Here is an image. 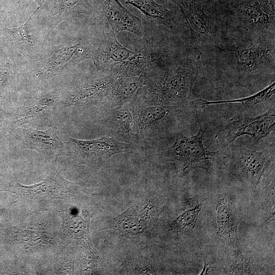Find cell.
Returning <instances> with one entry per match:
<instances>
[{
  "instance_id": "cell-1",
  "label": "cell",
  "mask_w": 275,
  "mask_h": 275,
  "mask_svg": "<svg viewBox=\"0 0 275 275\" xmlns=\"http://www.w3.org/2000/svg\"><path fill=\"white\" fill-rule=\"evenodd\" d=\"M200 68V56L178 61L164 70L156 85L159 100L168 105L186 102Z\"/></svg>"
},
{
  "instance_id": "cell-2",
  "label": "cell",
  "mask_w": 275,
  "mask_h": 275,
  "mask_svg": "<svg viewBox=\"0 0 275 275\" xmlns=\"http://www.w3.org/2000/svg\"><path fill=\"white\" fill-rule=\"evenodd\" d=\"M226 52L232 67L244 75L257 73L274 63L273 43L237 41L227 46Z\"/></svg>"
},
{
  "instance_id": "cell-3",
  "label": "cell",
  "mask_w": 275,
  "mask_h": 275,
  "mask_svg": "<svg viewBox=\"0 0 275 275\" xmlns=\"http://www.w3.org/2000/svg\"><path fill=\"white\" fill-rule=\"evenodd\" d=\"M199 129L196 135L190 137L182 132L178 133L175 143L166 149V153L183 171L196 169L208 171L211 162L218 151H211L203 144L205 128L199 119Z\"/></svg>"
},
{
  "instance_id": "cell-4",
  "label": "cell",
  "mask_w": 275,
  "mask_h": 275,
  "mask_svg": "<svg viewBox=\"0 0 275 275\" xmlns=\"http://www.w3.org/2000/svg\"><path fill=\"white\" fill-rule=\"evenodd\" d=\"M93 52L82 41L68 43L54 51L37 69L35 75L39 79L47 80L84 60H93Z\"/></svg>"
},
{
  "instance_id": "cell-5",
  "label": "cell",
  "mask_w": 275,
  "mask_h": 275,
  "mask_svg": "<svg viewBox=\"0 0 275 275\" xmlns=\"http://www.w3.org/2000/svg\"><path fill=\"white\" fill-rule=\"evenodd\" d=\"M73 184L60 175L53 163L49 165L47 175L41 182L33 185H24L15 180L13 184L3 191L32 200L44 198L63 199L70 192Z\"/></svg>"
},
{
  "instance_id": "cell-6",
  "label": "cell",
  "mask_w": 275,
  "mask_h": 275,
  "mask_svg": "<svg viewBox=\"0 0 275 275\" xmlns=\"http://www.w3.org/2000/svg\"><path fill=\"white\" fill-rule=\"evenodd\" d=\"M180 8L191 35L209 46H218L221 35L218 26L194 0H171Z\"/></svg>"
},
{
  "instance_id": "cell-7",
  "label": "cell",
  "mask_w": 275,
  "mask_h": 275,
  "mask_svg": "<svg viewBox=\"0 0 275 275\" xmlns=\"http://www.w3.org/2000/svg\"><path fill=\"white\" fill-rule=\"evenodd\" d=\"M56 127L46 130L28 128L23 131V147L37 151L43 161L53 164L58 158L67 154L69 150L58 136Z\"/></svg>"
},
{
  "instance_id": "cell-8",
  "label": "cell",
  "mask_w": 275,
  "mask_h": 275,
  "mask_svg": "<svg viewBox=\"0 0 275 275\" xmlns=\"http://www.w3.org/2000/svg\"><path fill=\"white\" fill-rule=\"evenodd\" d=\"M274 108L259 116L244 117L232 120L229 124L227 136L229 140L222 149L242 135H248L253 139L254 142H258L274 130Z\"/></svg>"
},
{
  "instance_id": "cell-9",
  "label": "cell",
  "mask_w": 275,
  "mask_h": 275,
  "mask_svg": "<svg viewBox=\"0 0 275 275\" xmlns=\"http://www.w3.org/2000/svg\"><path fill=\"white\" fill-rule=\"evenodd\" d=\"M60 100L59 92H51L19 107L10 122L8 128L10 132L24 124L43 121L57 109L60 112Z\"/></svg>"
},
{
  "instance_id": "cell-10",
  "label": "cell",
  "mask_w": 275,
  "mask_h": 275,
  "mask_svg": "<svg viewBox=\"0 0 275 275\" xmlns=\"http://www.w3.org/2000/svg\"><path fill=\"white\" fill-rule=\"evenodd\" d=\"M140 54L122 46L112 30L105 33L98 48L94 51L93 60L97 68L108 70L115 66L138 59Z\"/></svg>"
},
{
  "instance_id": "cell-11",
  "label": "cell",
  "mask_w": 275,
  "mask_h": 275,
  "mask_svg": "<svg viewBox=\"0 0 275 275\" xmlns=\"http://www.w3.org/2000/svg\"><path fill=\"white\" fill-rule=\"evenodd\" d=\"M68 144L71 149L84 157H93L105 161L116 154L125 151L129 146L106 136L89 140L70 138Z\"/></svg>"
},
{
  "instance_id": "cell-12",
  "label": "cell",
  "mask_w": 275,
  "mask_h": 275,
  "mask_svg": "<svg viewBox=\"0 0 275 275\" xmlns=\"http://www.w3.org/2000/svg\"><path fill=\"white\" fill-rule=\"evenodd\" d=\"M103 12L114 32L128 31L142 37L141 20L125 8L119 0H102Z\"/></svg>"
},
{
  "instance_id": "cell-13",
  "label": "cell",
  "mask_w": 275,
  "mask_h": 275,
  "mask_svg": "<svg viewBox=\"0 0 275 275\" xmlns=\"http://www.w3.org/2000/svg\"><path fill=\"white\" fill-rule=\"evenodd\" d=\"M234 158L248 181L256 188L269 160L268 152L244 149L235 153Z\"/></svg>"
},
{
  "instance_id": "cell-14",
  "label": "cell",
  "mask_w": 275,
  "mask_h": 275,
  "mask_svg": "<svg viewBox=\"0 0 275 275\" xmlns=\"http://www.w3.org/2000/svg\"><path fill=\"white\" fill-rule=\"evenodd\" d=\"M238 13L245 26L266 30L274 26V17L265 12L259 0H240Z\"/></svg>"
},
{
  "instance_id": "cell-15",
  "label": "cell",
  "mask_w": 275,
  "mask_h": 275,
  "mask_svg": "<svg viewBox=\"0 0 275 275\" xmlns=\"http://www.w3.org/2000/svg\"><path fill=\"white\" fill-rule=\"evenodd\" d=\"M113 79L103 78L86 83L68 95L62 105V109L69 106L85 104L98 99L107 89Z\"/></svg>"
},
{
  "instance_id": "cell-16",
  "label": "cell",
  "mask_w": 275,
  "mask_h": 275,
  "mask_svg": "<svg viewBox=\"0 0 275 275\" xmlns=\"http://www.w3.org/2000/svg\"><path fill=\"white\" fill-rule=\"evenodd\" d=\"M91 10V6L87 0H54L51 11V30L63 20L88 14Z\"/></svg>"
},
{
  "instance_id": "cell-17",
  "label": "cell",
  "mask_w": 275,
  "mask_h": 275,
  "mask_svg": "<svg viewBox=\"0 0 275 275\" xmlns=\"http://www.w3.org/2000/svg\"><path fill=\"white\" fill-rule=\"evenodd\" d=\"M125 2L141 11L147 18L154 22L172 29L173 18L172 12L154 0H125Z\"/></svg>"
},
{
  "instance_id": "cell-18",
  "label": "cell",
  "mask_w": 275,
  "mask_h": 275,
  "mask_svg": "<svg viewBox=\"0 0 275 275\" xmlns=\"http://www.w3.org/2000/svg\"><path fill=\"white\" fill-rule=\"evenodd\" d=\"M216 211V222L219 233L229 242L237 244V224L230 208L226 204H219Z\"/></svg>"
},
{
  "instance_id": "cell-19",
  "label": "cell",
  "mask_w": 275,
  "mask_h": 275,
  "mask_svg": "<svg viewBox=\"0 0 275 275\" xmlns=\"http://www.w3.org/2000/svg\"><path fill=\"white\" fill-rule=\"evenodd\" d=\"M274 91L275 83L273 81L270 85L260 92L249 97L243 98L218 101H207L202 99H199L197 100L200 105L202 106V108L208 105L217 104L239 103H241L245 108L251 109L257 104L268 100L274 94Z\"/></svg>"
},
{
  "instance_id": "cell-20",
  "label": "cell",
  "mask_w": 275,
  "mask_h": 275,
  "mask_svg": "<svg viewBox=\"0 0 275 275\" xmlns=\"http://www.w3.org/2000/svg\"><path fill=\"white\" fill-rule=\"evenodd\" d=\"M46 0H43L41 4L36 8L33 13L29 17L25 23L18 28L13 29L6 28L7 34L19 43L25 45H32L33 43L32 38L28 33V28L29 21L35 13L40 9Z\"/></svg>"
},
{
  "instance_id": "cell-21",
  "label": "cell",
  "mask_w": 275,
  "mask_h": 275,
  "mask_svg": "<svg viewBox=\"0 0 275 275\" xmlns=\"http://www.w3.org/2000/svg\"><path fill=\"white\" fill-rule=\"evenodd\" d=\"M168 111L161 106H153L147 107L141 111L140 115V126L146 127L150 124L164 118Z\"/></svg>"
},
{
  "instance_id": "cell-22",
  "label": "cell",
  "mask_w": 275,
  "mask_h": 275,
  "mask_svg": "<svg viewBox=\"0 0 275 275\" xmlns=\"http://www.w3.org/2000/svg\"><path fill=\"white\" fill-rule=\"evenodd\" d=\"M202 207V204H198L194 208L186 210L172 223V225L182 229L194 228Z\"/></svg>"
},
{
  "instance_id": "cell-23",
  "label": "cell",
  "mask_w": 275,
  "mask_h": 275,
  "mask_svg": "<svg viewBox=\"0 0 275 275\" xmlns=\"http://www.w3.org/2000/svg\"><path fill=\"white\" fill-rule=\"evenodd\" d=\"M140 86V79L135 76L121 78L117 85V95L121 99L132 96Z\"/></svg>"
},
{
  "instance_id": "cell-24",
  "label": "cell",
  "mask_w": 275,
  "mask_h": 275,
  "mask_svg": "<svg viewBox=\"0 0 275 275\" xmlns=\"http://www.w3.org/2000/svg\"><path fill=\"white\" fill-rule=\"evenodd\" d=\"M114 119L123 131L128 133L130 131L132 116L129 109H124L117 111Z\"/></svg>"
},
{
  "instance_id": "cell-25",
  "label": "cell",
  "mask_w": 275,
  "mask_h": 275,
  "mask_svg": "<svg viewBox=\"0 0 275 275\" xmlns=\"http://www.w3.org/2000/svg\"><path fill=\"white\" fill-rule=\"evenodd\" d=\"M9 78V71L7 67L0 71V103L7 94Z\"/></svg>"
},
{
  "instance_id": "cell-26",
  "label": "cell",
  "mask_w": 275,
  "mask_h": 275,
  "mask_svg": "<svg viewBox=\"0 0 275 275\" xmlns=\"http://www.w3.org/2000/svg\"><path fill=\"white\" fill-rule=\"evenodd\" d=\"M264 11L267 14L274 15V0H259Z\"/></svg>"
},
{
  "instance_id": "cell-27",
  "label": "cell",
  "mask_w": 275,
  "mask_h": 275,
  "mask_svg": "<svg viewBox=\"0 0 275 275\" xmlns=\"http://www.w3.org/2000/svg\"><path fill=\"white\" fill-rule=\"evenodd\" d=\"M34 0H18L16 3L17 5V10L22 18L23 17L25 12L30 4Z\"/></svg>"
},
{
  "instance_id": "cell-28",
  "label": "cell",
  "mask_w": 275,
  "mask_h": 275,
  "mask_svg": "<svg viewBox=\"0 0 275 275\" xmlns=\"http://www.w3.org/2000/svg\"><path fill=\"white\" fill-rule=\"evenodd\" d=\"M7 17V13L3 11H0V22H3Z\"/></svg>"
},
{
  "instance_id": "cell-29",
  "label": "cell",
  "mask_w": 275,
  "mask_h": 275,
  "mask_svg": "<svg viewBox=\"0 0 275 275\" xmlns=\"http://www.w3.org/2000/svg\"><path fill=\"white\" fill-rule=\"evenodd\" d=\"M5 208L1 209H0V213H3L4 211Z\"/></svg>"
},
{
  "instance_id": "cell-30",
  "label": "cell",
  "mask_w": 275,
  "mask_h": 275,
  "mask_svg": "<svg viewBox=\"0 0 275 275\" xmlns=\"http://www.w3.org/2000/svg\"><path fill=\"white\" fill-rule=\"evenodd\" d=\"M0 144H1V140H0Z\"/></svg>"
}]
</instances>
